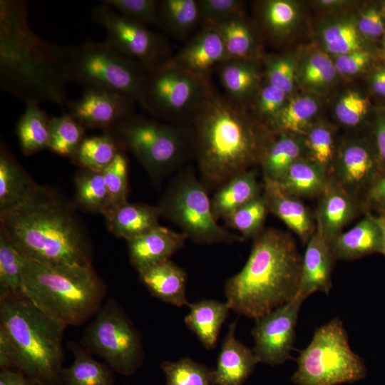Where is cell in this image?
Segmentation results:
<instances>
[{"label":"cell","instance_id":"1","mask_svg":"<svg viewBox=\"0 0 385 385\" xmlns=\"http://www.w3.org/2000/svg\"><path fill=\"white\" fill-rule=\"evenodd\" d=\"M28 4L0 1V86L26 103L67 106L71 46L36 35L28 21Z\"/></svg>","mask_w":385,"mask_h":385},{"label":"cell","instance_id":"2","mask_svg":"<svg viewBox=\"0 0 385 385\" xmlns=\"http://www.w3.org/2000/svg\"><path fill=\"white\" fill-rule=\"evenodd\" d=\"M1 228L31 260L51 265L91 263L88 239L71 207L37 185L27 199L0 212Z\"/></svg>","mask_w":385,"mask_h":385},{"label":"cell","instance_id":"3","mask_svg":"<svg viewBox=\"0 0 385 385\" xmlns=\"http://www.w3.org/2000/svg\"><path fill=\"white\" fill-rule=\"evenodd\" d=\"M193 153L205 183L219 186L261 163L270 144L240 105L211 88L190 119Z\"/></svg>","mask_w":385,"mask_h":385},{"label":"cell","instance_id":"4","mask_svg":"<svg viewBox=\"0 0 385 385\" xmlns=\"http://www.w3.org/2000/svg\"><path fill=\"white\" fill-rule=\"evenodd\" d=\"M302 258L289 233L264 229L254 239L244 267L225 282V294L231 309L256 319L294 299Z\"/></svg>","mask_w":385,"mask_h":385},{"label":"cell","instance_id":"5","mask_svg":"<svg viewBox=\"0 0 385 385\" xmlns=\"http://www.w3.org/2000/svg\"><path fill=\"white\" fill-rule=\"evenodd\" d=\"M0 329L14 349L16 370L37 385H61L64 325L22 293L0 297Z\"/></svg>","mask_w":385,"mask_h":385},{"label":"cell","instance_id":"6","mask_svg":"<svg viewBox=\"0 0 385 385\" xmlns=\"http://www.w3.org/2000/svg\"><path fill=\"white\" fill-rule=\"evenodd\" d=\"M23 274V294L66 327L95 316L106 293L92 265H51L25 257Z\"/></svg>","mask_w":385,"mask_h":385},{"label":"cell","instance_id":"7","mask_svg":"<svg viewBox=\"0 0 385 385\" xmlns=\"http://www.w3.org/2000/svg\"><path fill=\"white\" fill-rule=\"evenodd\" d=\"M291 380L297 385H338L364 379L366 367L351 349L342 322L334 318L318 327L296 359Z\"/></svg>","mask_w":385,"mask_h":385},{"label":"cell","instance_id":"8","mask_svg":"<svg viewBox=\"0 0 385 385\" xmlns=\"http://www.w3.org/2000/svg\"><path fill=\"white\" fill-rule=\"evenodd\" d=\"M70 81L84 87L118 92L130 96L147 111V71L106 41L71 46Z\"/></svg>","mask_w":385,"mask_h":385},{"label":"cell","instance_id":"9","mask_svg":"<svg viewBox=\"0 0 385 385\" xmlns=\"http://www.w3.org/2000/svg\"><path fill=\"white\" fill-rule=\"evenodd\" d=\"M108 133L120 149L130 151L155 178L179 166L193 151L191 133L135 113Z\"/></svg>","mask_w":385,"mask_h":385},{"label":"cell","instance_id":"10","mask_svg":"<svg viewBox=\"0 0 385 385\" xmlns=\"http://www.w3.org/2000/svg\"><path fill=\"white\" fill-rule=\"evenodd\" d=\"M157 208L160 216L176 224L195 243L212 245L244 240L217 224L205 186L191 170L177 175Z\"/></svg>","mask_w":385,"mask_h":385},{"label":"cell","instance_id":"11","mask_svg":"<svg viewBox=\"0 0 385 385\" xmlns=\"http://www.w3.org/2000/svg\"><path fill=\"white\" fill-rule=\"evenodd\" d=\"M82 344L113 371L124 376L134 374L144 361L142 334L113 298L108 299L96 312L83 334Z\"/></svg>","mask_w":385,"mask_h":385},{"label":"cell","instance_id":"12","mask_svg":"<svg viewBox=\"0 0 385 385\" xmlns=\"http://www.w3.org/2000/svg\"><path fill=\"white\" fill-rule=\"evenodd\" d=\"M212 88L208 79L180 68L169 58L148 72L147 111L166 120H190Z\"/></svg>","mask_w":385,"mask_h":385},{"label":"cell","instance_id":"13","mask_svg":"<svg viewBox=\"0 0 385 385\" xmlns=\"http://www.w3.org/2000/svg\"><path fill=\"white\" fill-rule=\"evenodd\" d=\"M92 19L107 31L106 40L122 54L149 72L170 58L164 37L148 26L126 18L102 2L93 9Z\"/></svg>","mask_w":385,"mask_h":385},{"label":"cell","instance_id":"14","mask_svg":"<svg viewBox=\"0 0 385 385\" xmlns=\"http://www.w3.org/2000/svg\"><path fill=\"white\" fill-rule=\"evenodd\" d=\"M304 301L296 297L290 302L255 319L251 334L252 349L258 362L280 365L291 358L300 307Z\"/></svg>","mask_w":385,"mask_h":385},{"label":"cell","instance_id":"15","mask_svg":"<svg viewBox=\"0 0 385 385\" xmlns=\"http://www.w3.org/2000/svg\"><path fill=\"white\" fill-rule=\"evenodd\" d=\"M135 101L108 90L86 88L82 96L67 103L68 113L85 129L108 132L135 113Z\"/></svg>","mask_w":385,"mask_h":385},{"label":"cell","instance_id":"16","mask_svg":"<svg viewBox=\"0 0 385 385\" xmlns=\"http://www.w3.org/2000/svg\"><path fill=\"white\" fill-rule=\"evenodd\" d=\"M380 175L376 153L362 144L353 143L341 151L330 178L360 200Z\"/></svg>","mask_w":385,"mask_h":385},{"label":"cell","instance_id":"17","mask_svg":"<svg viewBox=\"0 0 385 385\" xmlns=\"http://www.w3.org/2000/svg\"><path fill=\"white\" fill-rule=\"evenodd\" d=\"M180 68L208 79L210 71L228 60L222 36L215 25H202L171 58Z\"/></svg>","mask_w":385,"mask_h":385},{"label":"cell","instance_id":"18","mask_svg":"<svg viewBox=\"0 0 385 385\" xmlns=\"http://www.w3.org/2000/svg\"><path fill=\"white\" fill-rule=\"evenodd\" d=\"M336 259L329 242L316 229L307 242L302 258L300 281L296 297L304 301L316 292L329 294Z\"/></svg>","mask_w":385,"mask_h":385},{"label":"cell","instance_id":"19","mask_svg":"<svg viewBox=\"0 0 385 385\" xmlns=\"http://www.w3.org/2000/svg\"><path fill=\"white\" fill-rule=\"evenodd\" d=\"M361 210L360 200L329 178L319 197L314 215L316 229L330 242Z\"/></svg>","mask_w":385,"mask_h":385},{"label":"cell","instance_id":"20","mask_svg":"<svg viewBox=\"0 0 385 385\" xmlns=\"http://www.w3.org/2000/svg\"><path fill=\"white\" fill-rule=\"evenodd\" d=\"M187 236L159 225L130 240L128 252L130 262L138 272L170 260L184 245Z\"/></svg>","mask_w":385,"mask_h":385},{"label":"cell","instance_id":"21","mask_svg":"<svg viewBox=\"0 0 385 385\" xmlns=\"http://www.w3.org/2000/svg\"><path fill=\"white\" fill-rule=\"evenodd\" d=\"M237 322L229 326L216 368L212 370L215 385H242L259 363L252 349H249L235 336Z\"/></svg>","mask_w":385,"mask_h":385},{"label":"cell","instance_id":"22","mask_svg":"<svg viewBox=\"0 0 385 385\" xmlns=\"http://www.w3.org/2000/svg\"><path fill=\"white\" fill-rule=\"evenodd\" d=\"M263 196L269 212L279 218L304 244L316 231V220L300 198L282 192L274 183L264 180Z\"/></svg>","mask_w":385,"mask_h":385},{"label":"cell","instance_id":"23","mask_svg":"<svg viewBox=\"0 0 385 385\" xmlns=\"http://www.w3.org/2000/svg\"><path fill=\"white\" fill-rule=\"evenodd\" d=\"M364 214V217L352 228L342 232L329 242L337 260H355L382 253V234L376 216Z\"/></svg>","mask_w":385,"mask_h":385},{"label":"cell","instance_id":"24","mask_svg":"<svg viewBox=\"0 0 385 385\" xmlns=\"http://www.w3.org/2000/svg\"><path fill=\"white\" fill-rule=\"evenodd\" d=\"M141 282L160 300L176 307L189 305L186 296L187 274L170 260L138 272Z\"/></svg>","mask_w":385,"mask_h":385},{"label":"cell","instance_id":"25","mask_svg":"<svg viewBox=\"0 0 385 385\" xmlns=\"http://www.w3.org/2000/svg\"><path fill=\"white\" fill-rule=\"evenodd\" d=\"M109 231L127 241L160 225L157 207L125 202L110 209L103 215Z\"/></svg>","mask_w":385,"mask_h":385},{"label":"cell","instance_id":"26","mask_svg":"<svg viewBox=\"0 0 385 385\" xmlns=\"http://www.w3.org/2000/svg\"><path fill=\"white\" fill-rule=\"evenodd\" d=\"M188 307L190 310L184 318L185 324L205 349H214L221 327L231 310L228 302L202 299L190 303Z\"/></svg>","mask_w":385,"mask_h":385},{"label":"cell","instance_id":"27","mask_svg":"<svg viewBox=\"0 0 385 385\" xmlns=\"http://www.w3.org/2000/svg\"><path fill=\"white\" fill-rule=\"evenodd\" d=\"M262 187L254 170L240 173L221 185L211 199L214 217L227 219L235 210L261 195Z\"/></svg>","mask_w":385,"mask_h":385},{"label":"cell","instance_id":"28","mask_svg":"<svg viewBox=\"0 0 385 385\" xmlns=\"http://www.w3.org/2000/svg\"><path fill=\"white\" fill-rule=\"evenodd\" d=\"M37 184L26 173L9 150L1 145L0 212L21 204Z\"/></svg>","mask_w":385,"mask_h":385},{"label":"cell","instance_id":"29","mask_svg":"<svg viewBox=\"0 0 385 385\" xmlns=\"http://www.w3.org/2000/svg\"><path fill=\"white\" fill-rule=\"evenodd\" d=\"M74 359L72 364L63 367L61 385H115L113 369L106 364L96 361L83 346L70 343Z\"/></svg>","mask_w":385,"mask_h":385},{"label":"cell","instance_id":"30","mask_svg":"<svg viewBox=\"0 0 385 385\" xmlns=\"http://www.w3.org/2000/svg\"><path fill=\"white\" fill-rule=\"evenodd\" d=\"M329 178L319 167L303 158L293 163L276 184L284 193L299 198L319 197Z\"/></svg>","mask_w":385,"mask_h":385},{"label":"cell","instance_id":"31","mask_svg":"<svg viewBox=\"0 0 385 385\" xmlns=\"http://www.w3.org/2000/svg\"><path fill=\"white\" fill-rule=\"evenodd\" d=\"M271 142L260 163L264 180L277 183L291 165L303 158L304 143L299 135L279 133Z\"/></svg>","mask_w":385,"mask_h":385},{"label":"cell","instance_id":"32","mask_svg":"<svg viewBox=\"0 0 385 385\" xmlns=\"http://www.w3.org/2000/svg\"><path fill=\"white\" fill-rule=\"evenodd\" d=\"M162 29L179 38L190 35L202 23L198 0L158 1Z\"/></svg>","mask_w":385,"mask_h":385},{"label":"cell","instance_id":"33","mask_svg":"<svg viewBox=\"0 0 385 385\" xmlns=\"http://www.w3.org/2000/svg\"><path fill=\"white\" fill-rule=\"evenodd\" d=\"M49 118L38 103H26L16 129L19 145L24 155H33L48 148Z\"/></svg>","mask_w":385,"mask_h":385},{"label":"cell","instance_id":"34","mask_svg":"<svg viewBox=\"0 0 385 385\" xmlns=\"http://www.w3.org/2000/svg\"><path fill=\"white\" fill-rule=\"evenodd\" d=\"M218 73L227 97L240 106L257 86L259 75L250 61H226L218 66Z\"/></svg>","mask_w":385,"mask_h":385},{"label":"cell","instance_id":"35","mask_svg":"<svg viewBox=\"0 0 385 385\" xmlns=\"http://www.w3.org/2000/svg\"><path fill=\"white\" fill-rule=\"evenodd\" d=\"M215 26L222 36L228 60L250 61L255 50V37L242 14Z\"/></svg>","mask_w":385,"mask_h":385},{"label":"cell","instance_id":"36","mask_svg":"<svg viewBox=\"0 0 385 385\" xmlns=\"http://www.w3.org/2000/svg\"><path fill=\"white\" fill-rule=\"evenodd\" d=\"M120 151L114 138L108 132L86 137L72 158L83 169L103 172Z\"/></svg>","mask_w":385,"mask_h":385},{"label":"cell","instance_id":"37","mask_svg":"<svg viewBox=\"0 0 385 385\" xmlns=\"http://www.w3.org/2000/svg\"><path fill=\"white\" fill-rule=\"evenodd\" d=\"M25 257L0 229V297L23 293Z\"/></svg>","mask_w":385,"mask_h":385},{"label":"cell","instance_id":"38","mask_svg":"<svg viewBox=\"0 0 385 385\" xmlns=\"http://www.w3.org/2000/svg\"><path fill=\"white\" fill-rule=\"evenodd\" d=\"M76 200L83 209L103 215L110 199L102 172L83 169L75 180Z\"/></svg>","mask_w":385,"mask_h":385},{"label":"cell","instance_id":"39","mask_svg":"<svg viewBox=\"0 0 385 385\" xmlns=\"http://www.w3.org/2000/svg\"><path fill=\"white\" fill-rule=\"evenodd\" d=\"M85 128L68 113L49 118L48 148L64 157H73L85 137Z\"/></svg>","mask_w":385,"mask_h":385},{"label":"cell","instance_id":"40","mask_svg":"<svg viewBox=\"0 0 385 385\" xmlns=\"http://www.w3.org/2000/svg\"><path fill=\"white\" fill-rule=\"evenodd\" d=\"M318 109L317 101L309 96H299L288 101L272 123L277 133L304 135L310 120Z\"/></svg>","mask_w":385,"mask_h":385},{"label":"cell","instance_id":"41","mask_svg":"<svg viewBox=\"0 0 385 385\" xmlns=\"http://www.w3.org/2000/svg\"><path fill=\"white\" fill-rule=\"evenodd\" d=\"M160 368L165 376V385H215L212 370L188 357L165 361Z\"/></svg>","mask_w":385,"mask_h":385},{"label":"cell","instance_id":"42","mask_svg":"<svg viewBox=\"0 0 385 385\" xmlns=\"http://www.w3.org/2000/svg\"><path fill=\"white\" fill-rule=\"evenodd\" d=\"M268 212L267 202L262 194L235 210L225 221L227 226L240 232L243 239H255L263 231Z\"/></svg>","mask_w":385,"mask_h":385},{"label":"cell","instance_id":"43","mask_svg":"<svg viewBox=\"0 0 385 385\" xmlns=\"http://www.w3.org/2000/svg\"><path fill=\"white\" fill-rule=\"evenodd\" d=\"M304 136V146L309 154L307 159L319 167L330 178L334 160L332 131L327 127L317 125L308 129Z\"/></svg>","mask_w":385,"mask_h":385},{"label":"cell","instance_id":"44","mask_svg":"<svg viewBox=\"0 0 385 385\" xmlns=\"http://www.w3.org/2000/svg\"><path fill=\"white\" fill-rule=\"evenodd\" d=\"M102 173L110 199L108 210L127 202L128 160L124 153L120 150Z\"/></svg>","mask_w":385,"mask_h":385},{"label":"cell","instance_id":"45","mask_svg":"<svg viewBox=\"0 0 385 385\" xmlns=\"http://www.w3.org/2000/svg\"><path fill=\"white\" fill-rule=\"evenodd\" d=\"M107 4L122 16L147 26L162 29L158 14V1L155 0H103Z\"/></svg>","mask_w":385,"mask_h":385},{"label":"cell","instance_id":"46","mask_svg":"<svg viewBox=\"0 0 385 385\" xmlns=\"http://www.w3.org/2000/svg\"><path fill=\"white\" fill-rule=\"evenodd\" d=\"M327 49L338 56L361 49L355 26L349 22L331 25L323 33Z\"/></svg>","mask_w":385,"mask_h":385},{"label":"cell","instance_id":"47","mask_svg":"<svg viewBox=\"0 0 385 385\" xmlns=\"http://www.w3.org/2000/svg\"><path fill=\"white\" fill-rule=\"evenodd\" d=\"M262 14L267 28L272 34H281L293 24L297 13L291 2L272 0L264 4Z\"/></svg>","mask_w":385,"mask_h":385},{"label":"cell","instance_id":"48","mask_svg":"<svg viewBox=\"0 0 385 385\" xmlns=\"http://www.w3.org/2000/svg\"><path fill=\"white\" fill-rule=\"evenodd\" d=\"M337 69L332 61L324 53L312 54L304 63L302 79L310 86H321L334 80Z\"/></svg>","mask_w":385,"mask_h":385},{"label":"cell","instance_id":"49","mask_svg":"<svg viewBox=\"0 0 385 385\" xmlns=\"http://www.w3.org/2000/svg\"><path fill=\"white\" fill-rule=\"evenodd\" d=\"M202 25H217L242 14L239 0H198Z\"/></svg>","mask_w":385,"mask_h":385},{"label":"cell","instance_id":"50","mask_svg":"<svg viewBox=\"0 0 385 385\" xmlns=\"http://www.w3.org/2000/svg\"><path fill=\"white\" fill-rule=\"evenodd\" d=\"M369 103L358 93L350 91L344 94L335 108L337 118L347 126H356L367 113Z\"/></svg>","mask_w":385,"mask_h":385},{"label":"cell","instance_id":"51","mask_svg":"<svg viewBox=\"0 0 385 385\" xmlns=\"http://www.w3.org/2000/svg\"><path fill=\"white\" fill-rule=\"evenodd\" d=\"M287 94L282 89L268 83L260 88L255 108L258 113L273 122L285 105Z\"/></svg>","mask_w":385,"mask_h":385},{"label":"cell","instance_id":"52","mask_svg":"<svg viewBox=\"0 0 385 385\" xmlns=\"http://www.w3.org/2000/svg\"><path fill=\"white\" fill-rule=\"evenodd\" d=\"M267 83L276 86L287 94L292 92L294 83V65L288 56L271 59L266 70Z\"/></svg>","mask_w":385,"mask_h":385},{"label":"cell","instance_id":"53","mask_svg":"<svg viewBox=\"0 0 385 385\" xmlns=\"http://www.w3.org/2000/svg\"><path fill=\"white\" fill-rule=\"evenodd\" d=\"M362 211L385 217V172L361 197Z\"/></svg>","mask_w":385,"mask_h":385},{"label":"cell","instance_id":"54","mask_svg":"<svg viewBox=\"0 0 385 385\" xmlns=\"http://www.w3.org/2000/svg\"><path fill=\"white\" fill-rule=\"evenodd\" d=\"M369 60V53L360 49L338 56L334 65L337 71L346 75H352L361 71Z\"/></svg>","mask_w":385,"mask_h":385},{"label":"cell","instance_id":"55","mask_svg":"<svg viewBox=\"0 0 385 385\" xmlns=\"http://www.w3.org/2000/svg\"><path fill=\"white\" fill-rule=\"evenodd\" d=\"M359 29L366 36H379L384 31V24L378 11L369 9L364 11L359 19Z\"/></svg>","mask_w":385,"mask_h":385},{"label":"cell","instance_id":"56","mask_svg":"<svg viewBox=\"0 0 385 385\" xmlns=\"http://www.w3.org/2000/svg\"><path fill=\"white\" fill-rule=\"evenodd\" d=\"M16 369V354L6 333L0 329V369Z\"/></svg>","mask_w":385,"mask_h":385},{"label":"cell","instance_id":"57","mask_svg":"<svg viewBox=\"0 0 385 385\" xmlns=\"http://www.w3.org/2000/svg\"><path fill=\"white\" fill-rule=\"evenodd\" d=\"M375 143L381 175L385 172V118L381 119L376 126Z\"/></svg>","mask_w":385,"mask_h":385},{"label":"cell","instance_id":"58","mask_svg":"<svg viewBox=\"0 0 385 385\" xmlns=\"http://www.w3.org/2000/svg\"><path fill=\"white\" fill-rule=\"evenodd\" d=\"M371 83L374 91L385 96V68H380L374 73Z\"/></svg>","mask_w":385,"mask_h":385},{"label":"cell","instance_id":"59","mask_svg":"<svg viewBox=\"0 0 385 385\" xmlns=\"http://www.w3.org/2000/svg\"><path fill=\"white\" fill-rule=\"evenodd\" d=\"M18 370L4 369L0 371V385H14L18 376Z\"/></svg>","mask_w":385,"mask_h":385},{"label":"cell","instance_id":"60","mask_svg":"<svg viewBox=\"0 0 385 385\" xmlns=\"http://www.w3.org/2000/svg\"><path fill=\"white\" fill-rule=\"evenodd\" d=\"M14 385H37V384L31 379H29L28 376H26L22 371H19L17 378Z\"/></svg>","mask_w":385,"mask_h":385},{"label":"cell","instance_id":"61","mask_svg":"<svg viewBox=\"0 0 385 385\" xmlns=\"http://www.w3.org/2000/svg\"><path fill=\"white\" fill-rule=\"evenodd\" d=\"M376 216V218L378 221V223L379 225V227L381 228V234H382V253L385 257V217L381 216Z\"/></svg>","mask_w":385,"mask_h":385},{"label":"cell","instance_id":"62","mask_svg":"<svg viewBox=\"0 0 385 385\" xmlns=\"http://www.w3.org/2000/svg\"><path fill=\"white\" fill-rule=\"evenodd\" d=\"M384 52H385V42H384Z\"/></svg>","mask_w":385,"mask_h":385},{"label":"cell","instance_id":"63","mask_svg":"<svg viewBox=\"0 0 385 385\" xmlns=\"http://www.w3.org/2000/svg\"><path fill=\"white\" fill-rule=\"evenodd\" d=\"M125 385H130V384H125Z\"/></svg>","mask_w":385,"mask_h":385}]
</instances>
